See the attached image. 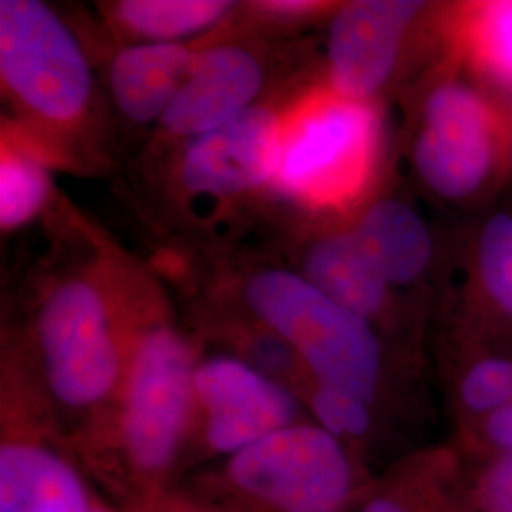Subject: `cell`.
<instances>
[{
  "label": "cell",
  "instance_id": "obj_1",
  "mask_svg": "<svg viewBox=\"0 0 512 512\" xmlns=\"http://www.w3.org/2000/svg\"><path fill=\"white\" fill-rule=\"evenodd\" d=\"M141 302L114 266L95 262L55 275L27 336L8 340L82 465L109 431Z\"/></svg>",
  "mask_w": 512,
  "mask_h": 512
},
{
  "label": "cell",
  "instance_id": "obj_2",
  "mask_svg": "<svg viewBox=\"0 0 512 512\" xmlns=\"http://www.w3.org/2000/svg\"><path fill=\"white\" fill-rule=\"evenodd\" d=\"M202 357L198 338L143 298L109 431L82 465L116 511L154 512L175 488Z\"/></svg>",
  "mask_w": 512,
  "mask_h": 512
},
{
  "label": "cell",
  "instance_id": "obj_3",
  "mask_svg": "<svg viewBox=\"0 0 512 512\" xmlns=\"http://www.w3.org/2000/svg\"><path fill=\"white\" fill-rule=\"evenodd\" d=\"M376 469L313 420L186 476L173 490L209 512H353Z\"/></svg>",
  "mask_w": 512,
  "mask_h": 512
},
{
  "label": "cell",
  "instance_id": "obj_4",
  "mask_svg": "<svg viewBox=\"0 0 512 512\" xmlns=\"http://www.w3.org/2000/svg\"><path fill=\"white\" fill-rule=\"evenodd\" d=\"M249 317L283 338L317 384L349 391L384 414L391 361L382 332L298 272L264 268L241 285Z\"/></svg>",
  "mask_w": 512,
  "mask_h": 512
},
{
  "label": "cell",
  "instance_id": "obj_5",
  "mask_svg": "<svg viewBox=\"0 0 512 512\" xmlns=\"http://www.w3.org/2000/svg\"><path fill=\"white\" fill-rule=\"evenodd\" d=\"M378 148L372 101L317 88L283 112L272 190L310 209L344 211L372 184Z\"/></svg>",
  "mask_w": 512,
  "mask_h": 512
},
{
  "label": "cell",
  "instance_id": "obj_6",
  "mask_svg": "<svg viewBox=\"0 0 512 512\" xmlns=\"http://www.w3.org/2000/svg\"><path fill=\"white\" fill-rule=\"evenodd\" d=\"M0 82L21 120L54 145L78 135L92 114L88 55L40 0H0Z\"/></svg>",
  "mask_w": 512,
  "mask_h": 512
},
{
  "label": "cell",
  "instance_id": "obj_7",
  "mask_svg": "<svg viewBox=\"0 0 512 512\" xmlns=\"http://www.w3.org/2000/svg\"><path fill=\"white\" fill-rule=\"evenodd\" d=\"M0 385V512L95 511L90 476L8 344Z\"/></svg>",
  "mask_w": 512,
  "mask_h": 512
},
{
  "label": "cell",
  "instance_id": "obj_8",
  "mask_svg": "<svg viewBox=\"0 0 512 512\" xmlns=\"http://www.w3.org/2000/svg\"><path fill=\"white\" fill-rule=\"evenodd\" d=\"M306 420H311L310 414L293 391L253 366L228 353L202 357L194 372V408L177 484Z\"/></svg>",
  "mask_w": 512,
  "mask_h": 512
},
{
  "label": "cell",
  "instance_id": "obj_9",
  "mask_svg": "<svg viewBox=\"0 0 512 512\" xmlns=\"http://www.w3.org/2000/svg\"><path fill=\"white\" fill-rule=\"evenodd\" d=\"M507 145V124L494 105L459 82H446L425 101L414 165L435 194L461 200L494 177Z\"/></svg>",
  "mask_w": 512,
  "mask_h": 512
},
{
  "label": "cell",
  "instance_id": "obj_10",
  "mask_svg": "<svg viewBox=\"0 0 512 512\" xmlns=\"http://www.w3.org/2000/svg\"><path fill=\"white\" fill-rule=\"evenodd\" d=\"M283 114L255 105L226 126L183 143L179 184L190 198L236 202L272 188Z\"/></svg>",
  "mask_w": 512,
  "mask_h": 512
},
{
  "label": "cell",
  "instance_id": "obj_11",
  "mask_svg": "<svg viewBox=\"0 0 512 512\" xmlns=\"http://www.w3.org/2000/svg\"><path fill=\"white\" fill-rule=\"evenodd\" d=\"M425 6L410 0H353L338 6L327 40L330 90L372 101L395 71L404 37Z\"/></svg>",
  "mask_w": 512,
  "mask_h": 512
},
{
  "label": "cell",
  "instance_id": "obj_12",
  "mask_svg": "<svg viewBox=\"0 0 512 512\" xmlns=\"http://www.w3.org/2000/svg\"><path fill=\"white\" fill-rule=\"evenodd\" d=\"M264 84V63L249 46L226 42L203 48L158 129L171 141L202 137L258 105Z\"/></svg>",
  "mask_w": 512,
  "mask_h": 512
},
{
  "label": "cell",
  "instance_id": "obj_13",
  "mask_svg": "<svg viewBox=\"0 0 512 512\" xmlns=\"http://www.w3.org/2000/svg\"><path fill=\"white\" fill-rule=\"evenodd\" d=\"M467 463L456 446L406 450L376 471L353 512H467Z\"/></svg>",
  "mask_w": 512,
  "mask_h": 512
},
{
  "label": "cell",
  "instance_id": "obj_14",
  "mask_svg": "<svg viewBox=\"0 0 512 512\" xmlns=\"http://www.w3.org/2000/svg\"><path fill=\"white\" fill-rule=\"evenodd\" d=\"M200 52L186 42H133L124 46L114 55L109 69L110 93L118 112L137 126L160 124Z\"/></svg>",
  "mask_w": 512,
  "mask_h": 512
},
{
  "label": "cell",
  "instance_id": "obj_15",
  "mask_svg": "<svg viewBox=\"0 0 512 512\" xmlns=\"http://www.w3.org/2000/svg\"><path fill=\"white\" fill-rule=\"evenodd\" d=\"M296 272L332 302L363 317L376 329L387 321L391 287L366 255L353 228L313 239L304 249Z\"/></svg>",
  "mask_w": 512,
  "mask_h": 512
},
{
  "label": "cell",
  "instance_id": "obj_16",
  "mask_svg": "<svg viewBox=\"0 0 512 512\" xmlns=\"http://www.w3.org/2000/svg\"><path fill=\"white\" fill-rule=\"evenodd\" d=\"M353 232L391 289L412 285L431 264V234L420 215L404 202L372 203L355 222Z\"/></svg>",
  "mask_w": 512,
  "mask_h": 512
},
{
  "label": "cell",
  "instance_id": "obj_17",
  "mask_svg": "<svg viewBox=\"0 0 512 512\" xmlns=\"http://www.w3.org/2000/svg\"><path fill=\"white\" fill-rule=\"evenodd\" d=\"M236 8L224 0H122L110 4L114 25L137 42H184L213 29Z\"/></svg>",
  "mask_w": 512,
  "mask_h": 512
},
{
  "label": "cell",
  "instance_id": "obj_18",
  "mask_svg": "<svg viewBox=\"0 0 512 512\" xmlns=\"http://www.w3.org/2000/svg\"><path fill=\"white\" fill-rule=\"evenodd\" d=\"M44 150L23 131L4 128L0 154V226L14 232L37 219L52 198V177Z\"/></svg>",
  "mask_w": 512,
  "mask_h": 512
},
{
  "label": "cell",
  "instance_id": "obj_19",
  "mask_svg": "<svg viewBox=\"0 0 512 512\" xmlns=\"http://www.w3.org/2000/svg\"><path fill=\"white\" fill-rule=\"evenodd\" d=\"M454 40L476 73L512 92V0L471 2L459 8Z\"/></svg>",
  "mask_w": 512,
  "mask_h": 512
},
{
  "label": "cell",
  "instance_id": "obj_20",
  "mask_svg": "<svg viewBox=\"0 0 512 512\" xmlns=\"http://www.w3.org/2000/svg\"><path fill=\"white\" fill-rule=\"evenodd\" d=\"M478 281L494 310L512 321V215H495L478 241Z\"/></svg>",
  "mask_w": 512,
  "mask_h": 512
},
{
  "label": "cell",
  "instance_id": "obj_21",
  "mask_svg": "<svg viewBox=\"0 0 512 512\" xmlns=\"http://www.w3.org/2000/svg\"><path fill=\"white\" fill-rule=\"evenodd\" d=\"M467 512H512V450L467 465Z\"/></svg>",
  "mask_w": 512,
  "mask_h": 512
},
{
  "label": "cell",
  "instance_id": "obj_22",
  "mask_svg": "<svg viewBox=\"0 0 512 512\" xmlns=\"http://www.w3.org/2000/svg\"><path fill=\"white\" fill-rule=\"evenodd\" d=\"M467 465L482 463L512 450V403L458 427L452 440Z\"/></svg>",
  "mask_w": 512,
  "mask_h": 512
},
{
  "label": "cell",
  "instance_id": "obj_23",
  "mask_svg": "<svg viewBox=\"0 0 512 512\" xmlns=\"http://www.w3.org/2000/svg\"><path fill=\"white\" fill-rule=\"evenodd\" d=\"M253 12L262 18H270L275 23H294L313 18L319 12H325L329 4L325 2H310V0H268V2H253L249 6Z\"/></svg>",
  "mask_w": 512,
  "mask_h": 512
},
{
  "label": "cell",
  "instance_id": "obj_24",
  "mask_svg": "<svg viewBox=\"0 0 512 512\" xmlns=\"http://www.w3.org/2000/svg\"><path fill=\"white\" fill-rule=\"evenodd\" d=\"M154 512H209L198 507L196 503H192L190 499H186L183 494H179L177 490H171L165 495L164 499L158 503V507Z\"/></svg>",
  "mask_w": 512,
  "mask_h": 512
},
{
  "label": "cell",
  "instance_id": "obj_25",
  "mask_svg": "<svg viewBox=\"0 0 512 512\" xmlns=\"http://www.w3.org/2000/svg\"><path fill=\"white\" fill-rule=\"evenodd\" d=\"M93 512H120L116 511L112 505H110L109 501L103 497V495H99V499H97V503H95V511Z\"/></svg>",
  "mask_w": 512,
  "mask_h": 512
}]
</instances>
